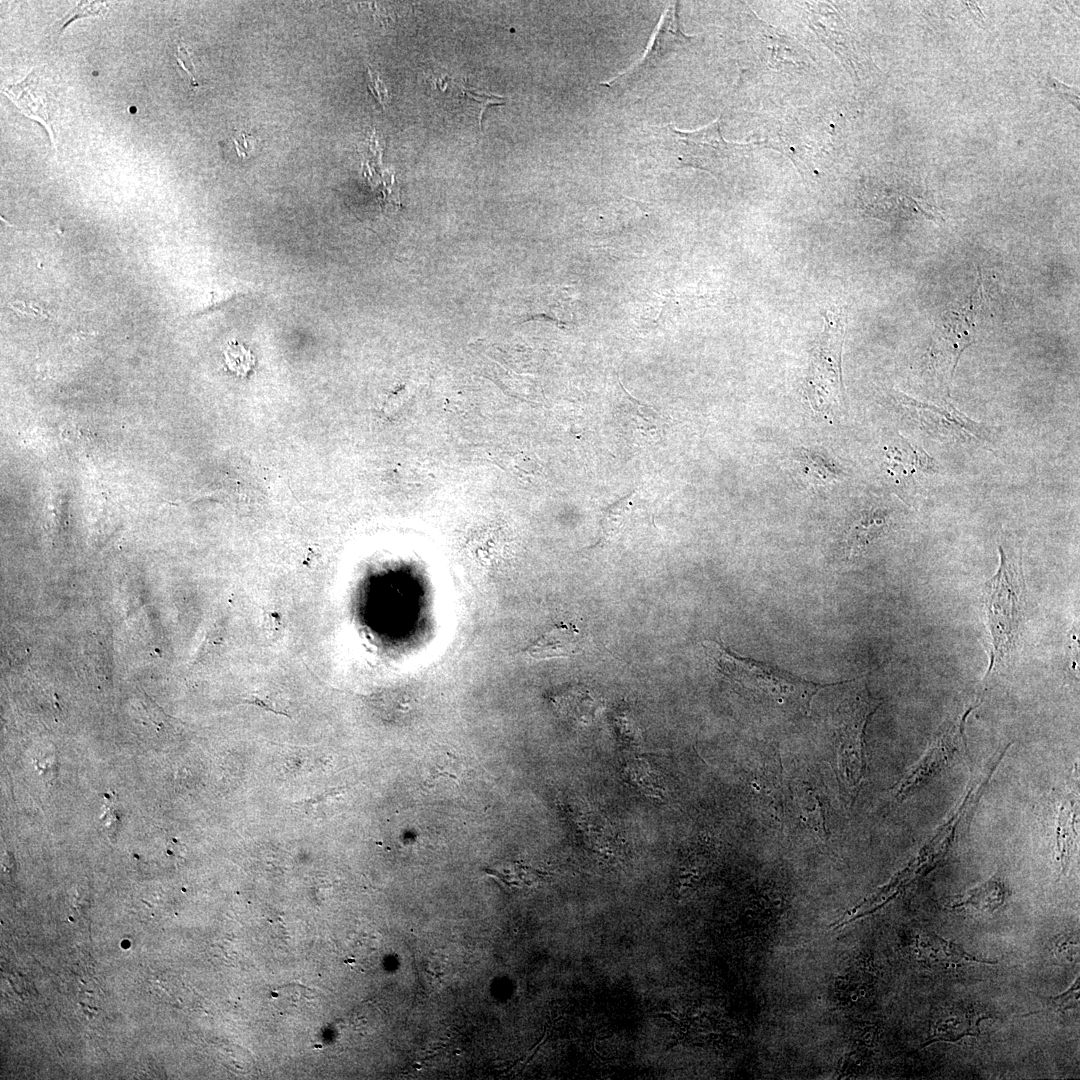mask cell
Instances as JSON below:
<instances>
[{
    "mask_svg": "<svg viewBox=\"0 0 1080 1080\" xmlns=\"http://www.w3.org/2000/svg\"><path fill=\"white\" fill-rule=\"evenodd\" d=\"M1000 563L995 575L984 585V606L991 639L990 662L986 678L1006 666L1020 646L1025 583L1021 558L1007 554L999 546Z\"/></svg>",
    "mask_w": 1080,
    "mask_h": 1080,
    "instance_id": "cell-1",
    "label": "cell"
},
{
    "mask_svg": "<svg viewBox=\"0 0 1080 1080\" xmlns=\"http://www.w3.org/2000/svg\"><path fill=\"white\" fill-rule=\"evenodd\" d=\"M702 645L715 668L755 699L808 712L813 697L825 688L771 664L741 657L721 642Z\"/></svg>",
    "mask_w": 1080,
    "mask_h": 1080,
    "instance_id": "cell-2",
    "label": "cell"
},
{
    "mask_svg": "<svg viewBox=\"0 0 1080 1080\" xmlns=\"http://www.w3.org/2000/svg\"><path fill=\"white\" fill-rule=\"evenodd\" d=\"M842 700L835 711L837 769L839 780L853 801L866 773L865 731L881 701L874 698L862 679L845 682Z\"/></svg>",
    "mask_w": 1080,
    "mask_h": 1080,
    "instance_id": "cell-3",
    "label": "cell"
},
{
    "mask_svg": "<svg viewBox=\"0 0 1080 1080\" xmlns=\"http://www.w3.org/2000/svg\"><path fill=\"white\" fill-rule=\"evenodd\" d=\"M720 126L719 118L694 131H682L672 124H665L649 127L648 136L652 147L665 157H671L676 164L717 175L738 146L723 138Z\"/></svg>",
    "mask_w": 1080,
    "mask_h": 1080,
    "instance_id": "cell-4",
    "label": "cell"
},
{
    "mask_svg": "<svg viewBox=\"0 0 1080 1080\" xmlns=\"http://www.w3.org/2000/svg\"><path fill=\"white\" fill-rule=\"evenodd\" d=\"M824 328L813 349L806 388L817 411L839 406L843 399L841 352L845 337L846 313L833 306L823 314Z\"/></svg>",
    "mask_w": 1080,
    "mask_h": 1080,
    "instance_id": "cell-5",
    "label": "cell"
},
{
    "mask_svg": "<svg viewBox=\"0 0 1080 1080\" xmlns=\"http://www.w3.org/2000/svg\"><path fill=\"white\" fill-rule=\"evenodd\" d=\"M691 37L683 33L679 24L677 3H671L662 14L655 33L642 58L617 77L602 83L609 88H625L642 80L667 55L688 45Z\"/></svg>",
    "mask_w": 1080,
    "mask_h": 1080,
    "instance_id": "cell-6",
    "label": "cell"
},
{
    "mask_svg": "<svg viewBox=\"0 0 1080 1080\" xmlns=\"http://www.w3.org/2000/svg\"><path fill=\"white\" fill-rule=\"evenodd\" d=\"M899 403L924 429L942 436L956 437L964 441L987 440L983 427L954 409L949 403L943 406L914 400L898 394Z\"/></svg>",
    "mask_w": 1080,
    "mask_h": 1080,
    "instance_id": "cell-7",
    "label": "cell"
},
{
    "mask_svg": "<svg viewBox=\"0 0 1080 1080\" xmlns=\"http://www.w3.org/2000/svg\"><path fill=\"white\" fill-rule=\"evenodd\" d=\"M885 468L895 492L906 500L915 496L921 476L934 471L935 464L925 451L901 438L888 448Z\"/></svg>",
    "mask_w": 1080,
    "mask_h": 1080,
    "instance_id": "cell-8",
    "label": "cell"
},
{
    "mask_svg": "<svg viewBox=\"0 0 1080 1080\" xmlns=\"http://www.w3.org/2000/svg\"><path fill=\"white\" fill-rule=\"evenodd\" d=\"M1008 890L998 875L947 899L946 908L952 911L993 913L1004 905Z\"/></svg>",
    "mask_w": 1080,
    "mask_h": 1080,
    "instance_id": "cell-9",
    "label": "cell"
},
{
    "mask_svg": "<svg viewBox=\"0 0 1080 1080\" xmlns=\"http://www.w3.org/2000/svg\"><path fill=\"white\" fill-rule=\"evenodd\" d=\"M581 650L580 631L574 624L562 623L554 626L529 645L525 654L533 660H548L572 657Z\"/></svg>",
    "mask_w": 1080,
    "mask_h": 1080,
    "instance_id": "cell-10",
    "label": "cell"
},
{
    "mask_svg": "<svg viewBox=\"0 0 1080 1080\" xmlns=\"http://www.w3.org/2000/svg\"><path fill=\"white\" fill-rule=\"evenodd\" d=\"M970 1008L951 1005L939 1011L933 1021L929 1039L922 1047L934 1042H957L965 1036L979 1034L981 1017Z\"/></svg>",
    "mask_w": 1080,
    "mask_h": 1080,
    "instance_id": "cell-11",
    "label": "cell"
},
{
    "mask_svg": "<svg viewBox=\"0 0 1080 1080\" xmlns=\"http://www.w3.org/2000/svg\"><path fill=\"white\" fill-rule=\"evenodd\" d=\"M4 92L25 115L45 125L51 138H53L46 94L42 91L38 75L34 71L27 75L22 82L5 88Z\"/></svg>",
    "mask_w": 1080,
    "mask_h": 1080,
    "instance_id": "cell-12",
    "label": "cell"
},
{
    "mask_svg": "<svg viewBox=\"0 0 1080 1080\" xmlns=\"http://www.w3.org/2000/svg\"><path fill=\"white\" fill-rule=\"evenodd\" d=\"M888 527V515L879 508L864 510L850 526L845 537V552L849 558L858 557L876 541Z\"/></svg>",
    "mask_w": 1080,
    "mask_h": 1080,
    "instance_id": "cell-13",
    "label": "cell"
},
{
    "mask_svg": "<svg viewBox=\"0 0 1080 1080\" xmlns=\"http://www.w3.org/2000/svg\"><path fill=\"white\" fill-rule=\"evenodd\" d=\"M920 949L922 957L932 964H957L963 962H977L994 964L989 960H981L968 954L960 945L946 940L935 933L922 935Z\"/></svg>",
    "mask_w": 1080,
    "mask_h": 1080,
    "instance_id": "cell-14",
    "label": "cell"
},
{
    "mask_svg": "<svg viewBox=\"0 0 1080 1080\" xmlns=\"http://www.w3.org/2000/svg\"><path fill=\"white\" fill-rule=\"evenodd\" d=\"M1078 795L1068 796L1059 812L1057 827L1058 861L1062 873L1067 871L1070 856L1077 837L1076 822L1078 820Z\"/></svg>",
    "mask_w": 1080,
    "mask_h": 1080,
    "instance_id": "cell-15",
    "label": "cell"
},
{
    "mask_svg": "<svg viewBox=\"0 0 1080 1080\" xmlns=\"http://www.w3.org/2000/svg\"><path fill=\"white\" fill-rule=\"evenodd\" d=\"M794 457L802 471L816 484H828L839 478L840 470L834 461L818 451L802 448Z\"/></svg>",
    "mask_w": 1080,
    "mask_h": 1080,
    "instance_id": "cell-16",
    "label": "cell"
},
{
    "mask_svg": "<svg viewBox=\"0 0 1080 1080\" xmlns=\"http://www.w3.org/2000/svg\"><path fill=\"white\" fill-rule=\"evenodd\" d=\"M1038 997L1042 1001V1009L1037 1012L1027 1013L1023 1016L1044 1013L1062 1014L1071 1009H1076L1079 1006V977L1075 979L1073 984L1065 992L1059 995L1050 997L1038 995Z\"/></svg>",
    "mask_w": 1080,
    "mask_h": 1080,
    "instance_id": "cell-17",
    "label": "cell"
},
{
    "mask_svg": "<svg viewBox=\"0 0 1080 1080\" xmlns=\"http://www.w3.org/2000/svg\"><path fill=\"white\" fill-rule=\"evenodd\" d=\"M797 796L799 807L810 826H812L821 836L825 835V818L819 803V796L812 792L810 788H806V786H802V788L797 791Z\"/></svg>",
    "mask_w": 1080,
    "mask_h": 1080,
    "instance_id": "cell-18",
    "label": "cell"
},
{
    "mask_svg": "<svg viewBox=\"0 0 1080 1080\" xmlns=\"http://www.w3.org/2000/svg\"><path fill=\"white\" fill-rule=\"evenodd\" d=\"M338 794L340 793L332 790L308 799L303 803V810L310 816L324 817L327 815V809L333 805Z\"/></svg>",
    "mask_w": 1080,
    "mask_h": 1080,
    "instance_id": "cell-19",
    "label": "cell"
},
{
    "mask_svg": "<svg viewBox=\"0 0 1080 1080\" xmlns=\"http://www.w3.org/2000/svg\"><path fill=\"white\" fill-rule=\"evenodd\" d=\"M225 354L229 368L239 374L246 373L253 362L251 354L239 345L228 346Z\"/></svg>",
    "mask_w": 1080,
    "mask_h": 1080,
    "instance_id": "cell-20",
    "label": "cell"
},
{
    "mask_svg": "<svg viewBox=\"0 0 1080 1080\" xmlns=\"http://www.w3.org/2000/svg\"><path fill=\"white\" fill-rule=\"evenodd\" d=\"M106 11L105 2H80L75 9L67 14L62 19L61 30H63L71 21L87 16L99 15ZM60 30V32H61Z\"/></svg>",
    "mask_w": 1080,
    "mask_h": 1080,
    "instance_id": "cell-21",
    "label": "cell"
},
{
    "mask_svg": "<svg viewBox=\"0 0 1080 1080\" xmlns=\"http://www.w3.org/2000/svg\"><path fill=\"white\" fill-rule=\"evenodd\" d=\"M106 796L108 797V801L106 802V809L102 820L106 832L111 837L116 835L118 828L120 827L121 813L118 804L115 801H112L109 795Z\"/></svg>",
    "mask_w": 1080,
    "mask_h": 1080,
    "instance_id": "cell-22",
    "label": "cell"
},
{
    "mask_svg": "<svg viewBox=\"0 0 1080 1080\" xmlns=\"http://www.w3.org/2000/svg\"><path fill=\"white\" fill-rule=\"evenodd\" d=\"M1078 625H1074L1069 632L1067 650H1068V666L1074 675H1078L1079 672V638H1078Z\"/></svg>",
    "mask_w": 1080,
    "mask_h": 1080,
    "instance_id": "cell-23",
    "label": "cell"
},
{
    "mask_svg": "<svg viewBox=\"0 0 1080 1080\" xmlns=\"http://www.w3.org/2000/svg\"><path fill=\"white\" fill-rule=\"evenodd\" d=\"M1047 80L1050 88L1055 91L1059 97L1071 102L1074 106L1079 108V96L1078 91L1075 88L1067 86L1050 76Z\"/></svg>",
    "mask_w": 1080,
    "mask_h": 1080,
    "instance_id": "cell-24",
    "label": "cell"
},
{
    "mask_svg": "<svg viewBox=\"0 0 1080 1080\" xmlns=\"http://www.w3.org/2000/svg\"><path fill=\"white\" fill-rule=\"evenodd\" d=\"M1056 950L1060 957L1070 961V956L1075 959L1078 956V939L1074 936L1061 938L1056 942Z\"/></svg>",
    "mask_w": 1080,
    "mask_h": 1080,
    "instance_id": "cell-25",
    "label": "cell"
},
{
    "mask_svg": "<svg viewBox=\"0 0 1080 1080\" xmlns=\"http://www.w3.org/2000/svg\"><path fill=\"white\" fill-rule=\"evenodd\" d=\"M368 73H369V77H368V87H369V89L371 90L373 95L378 99V101L382 105H385V103L388 100V93H387V89H386L384 83L382 82V80L379 78V76L376 73H373L371 71L370 68L368 69Z\"/></svg>",
    "mask_w": 1080,
    "mask_h": 1080,
    "instance_id": "cell-26",
    "label": "cell"
}]
</instances>
